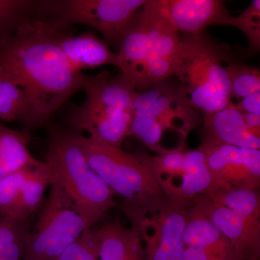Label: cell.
<instances>
[{
  "mask_svg": "<svg viewBox=\"0 0 260 260\" xmlns=\"http://www.w3.org/2000/svg\"><path fill=\"white\" fill-rule=\"evenodd\" d=\"M54 21L24 18L0 37V77L16 84L31 102L39 127L83 90L87 75L70 64Z\"/></svg>",
  "mask_w": 260,
  "mask_h": 260,
  "instance_id": "cell-1",
  "label": "cell"
},
{
  "mask_svg": "<svg viewBox=\"0 0 260 260\" xmlns=\"http://www.w3.org/2000/svg\"><path fill=\"white\" fill-rule=\"evenodd\" d=\"M181 36L146 0L135 15L118 48V68L136 91L172 78L180 53Z\"/></svg>",
  "mask_w": 260,
  "mask_h": 260,
  "instance_id": "cell-2",
  "label": "cell"
},
{
  "mask_svg": "<svg viewBox=\"0 0 260 260\" xmlns=\"http://www.w3.org/2000/svg\"><path fill=\"white\" fill-rule=\"evenodd\" d=\"M234 59L232 49L205 34H183L174 76L186 102L202 119L235 105L227 66Z\"/></svg>",
  "mask_w": 260,
  "mask_h": 260,
  "instance_id": "cell-3",
  "label": "cell"
},
{
  "mask_svg": "<svg viewBox=\"0 0 260 260\" xmlns=\"http://www.w3.org/2000/svg\"><path fill=\"white\" fill-rule=\"evenodd\" d=\"M201 116L186 102L178 81L171 78L137 91L129 137L160 155L184 149Z\"/></svg>",
  "mask_w": 260,
  "mask_h": 260,
  "instance_id": "cell-4",
  "label": "cell"
},
{
  "mask_svg": "<svg viewBox=\"0 0 260 260\" xmlns=\"http://www.w3.org/2000/svg\"><path fill=\"white\" fill-rule=\"evenodd\" d=\"M83 90L85 102L70 112V129L82 134L86 132L92 139L122 148L133 122L136 90L122 73L103 71L87 76Z\"/></svg>",
  "mask_w": 260,
  "mask_h": 260,
  "instance_id": "cell-5",
  "label": "cell"
},
{
  "mask_svg": "<svg viewBox=\"0 0 260 260\" xmlns=\"http://www.w3.org/2000/svg\"><path fill=\"white\" fill-rule=\"evenodd\" d=\"M78 138L90 167L113 194L122 199L121 209L129 220L167 199L155 177L153 156L129 153L80 133Z\"/></svg>",
  "mask_w": 260,
  "mask_h": 260,
  "instance_id": "cell-6",
  "label": "cell"
},
{
  "mask_svg": "<svg viewBox=\"0 0 260 260\" xmlns=\"http://www.w3.org/2000/svg\"><path fill=\"white\" fill-rule=\"evenodd\" d=\"M45 162L50 168L51 180L68 193L88 229L115 206L114 194L89 165L78 132L51 126Z\"/></svg>",
  "mask_w": 260,
  "mask_h": 260,
  "instance_id": "cell-7",
  "label": "cell"
},
{
  "mask_svg": "<svg viewBox=\"0 0 260 260\" xmlns=\"http://www.w3.org/2000/svg\"><path fill=\"white\" fill-rule=\"evenodd\" d=\"M69 195L51 180L49 198L25 242L24 260H54L88 229Z\"/></svg>",
  "mask_w": 260,
  "mask_h": 260,
  "instance_id": "cell-8",
  "label": "cell"
},
{
  "mask_svg": "<svg viewBox=\"0 0 260 260\" xmlns=\"http://www.w3.org/2000/svg\"><path fill=\"white\" fill-rule=\"evenodd\" d=\"M146 0H65L54 2L60 28L87 25L100 32L109 45L119 48L130 22Z\"/></svg>",
  "mask_w": 260,
  "mask_h": 260,
  "instance_id": "cell-9",
  "label": "cell"
},
{
  "mask_svg": "<svg viewBox=\"0 0 260 260\" xmlns=\"http://www.w3.org/2000/svg\"><path fill=\"white\" fill-rule=\"evenodd\" d=\"M187 210L186 205L166 199L130 219L139 229L146 260H183Z\"/></svg>",
  "mask_w": 260,
  "mask_h": 260,
  "instance_id": "cell-10",
  "label": "cell"
},
{
  "mask_svg": "<svg viewBox=\"0 0 260 260\" xmlns=\"http://www.w3.org/2000/svg\"><path fill=\"white\" fill-rule=\"evenodd\" d=\"M153 162L155 177L169 201L186 206L197 195L211 190V173L200 148L160 154L153 157Z\"/></svg>",
  "mask_w": 260,
  "mask_h": 260,
  "instance_id": "cell-11",
  "label": "cell"
},
{
  "mask_svg": "<svg viewBox=\"0 0 260 260\" xmlns=\"http://www.w3.org/2000/svg\"><path fill=\"white\" fill-rule=\"evenodd\" d=\"M199 148L205 154L213 179L209 192L217 189H259V150L226 145L201 144Z\"/></svg>",
  "mask_w": 260,
  "mask_h": 260,
  "instance_id": "cell-12",
  "label": "cell"
},
{
  "mask_svg": "<svg viewBox=\"0 0 260 260\" xmlns=\"http://www.w3.org/2000/svg\"><path fill=\"white\" fill-rule=\"evenodd\" d=\"M178 32L194 34L213 25H231L233 17L220 0H153Z\"/></svg>",
  "mask_w": 260,
  "mask_h": 260,
  "instance_id": "cell-13",
  "label": "cell"
},
{
  "mask_svg": "<svg viewBox=\"0 0 260 260\" xmlns=\"http://www.w3.org/2000/svg\"><path fill=\"white\" fill-rule=\"evenodd\" d=\"M196 203L227 238L242 260L259 259L260 222L249 220L203 195Z\"/></svg>",
  "mask_w": 260,
  "mask_h": 260,
  "instance_id": "cell-14",
  "label": "cell"
},
{
  "mask_svg": "<svg viewBox=\"0 0 260 260\" xmlns=\"http://www.w3.org/2000/svg\"><path fill=\"white\" fill-rule=\"evenodd\" d=\"M202 145H232L239 148L260 149V138L247 129L242 113L231 106L203 119Z\"/></svg>",
  "mask_w": 260,
  "mask_h": 260,
  "instance_id": "cell-15",
  "label": "cell"
},
{
  "mask_svg": "<svg viewBox=\"0 0 260 260\" xmlns=\"http://www.w3.org/2000/svg\"><path fill=\"white\" fill-rule=\"evenodd\" d=\"M64 30L59 34V46L75 70L82 73L83 70L95 69L104 65L118 68L117 53L95 32L86 31L70 36L65 34Z\"/></svg>",
  "mask_w": 260,
  "mask_h": 260,
  "instance_id": "cell-16",
  "label": "cell"
},
{
  "mask_svg": "<svg viewBox=\"0 0 260 260\" xmlns=\"http://www.w3.org/2000/svg\"><path fill=\"white\" fill-rule=\"evenodd\" d=\"M99 260H146L139 229L124 226L120 220L95 231Z\"/></svg>",
  "mask_w": 260,
  "mask_h": 260,
  "instance_id": "cell-17",
  "label": "cell"
},
{
  "mask_svg": "<svg viewBox=\"0 0 260 260\" xmlns=\"http://www.w3.org/2000/svg\"><path fill=\"white\" fill-rule=\"evenodd\" d=\"M183 241L187 247L201 248L233 260H242L226 237L195 204L187 210Z\"/></svg>",
  "mask_w": 260,
  "mask_h": 260,
  "instance_id": "cell-18",
  "label": "cell"
},
{
  "mask_svg": "<svg viewBox=\"0 0 260 260\" xmlns=\"http://www.w3.org/2000/svg\"><path fill=\"white\" fill-rule=\"evenodd\" d=\"M30 139L31 133L28 130L12 129L0 124V179L40 164L42 161L29 152Z\"/></svg>",
  "mask_w": 260,
  "mask_h": 260,
  "instance_id": "cell-19",
  "label": "cell"
},
{
  "mask_svg": "<svg viewBox=\"0 0 260 260\" xmlns=\"http://www.w3.org/2000/svg\"><path fill=\"white\" fill-rule=\"evenodd\" d=\"M0 119L19 121L23 129L31 132L39 128L37 116L25 91L10 80L0 77Z\"/></svg>",
  "mask_w": 260,
  "mask_h": 260,
  "instance_id": "cell-20",
  "label": "cell"
},
{
  "mask_svg": "<svg viewBox=\"0 0 260 260\" xmlns=\"http://www.w3.org/2000/svg\"><path fill=\"white\" fill-rule=\"evenodd\" d=\"M50 168L41 162L25 173L20 189V211L23 220H27L42 205L44 193L51 183Z\"/></svg>",
  "mask_w": 260,
  "mask_h": 260,
  "instance_id": "cell-21",
  "label": "cell"
},
{
  "mask_svg": "<svg viewBox=\"0 0 260 260\" xmlns=\"http://www.w3.org/2000/svg\"><path fill=\"white\" fill-rule=\"evenodd\" d=\"M203 196L249 220L260 222L259 189H217Z\"/></svg>",
  "mask_w": 260,
  "mask_h": 260,
  "instance_id": "cell-22",
  "label": "cell"
},
{
  "mask_svg": "<svg viewBox=\"0 0 260 260\" xmlns=\"http://www.w3.org/2000/svg\"><path fill=\"white\" fill-rule=\"evenodd\" d=\"M233 100L260 92L259 68L233 59L227 66Z\"/></svg>",
  "mask_w": 260,
  "mask_h": 260,
  "instance_id": "cell-23",
  "label": "cell"
},
{
  "mask_svg": "<svg viewBox=\"0 0 260 260\" xmlns=\"http://www.w3.org/2000/svg\"><path fill=\"white\" fill-rule=\"evenodd\" d=\"M27 170L13 173L0 179V213L5 216L25 220L22 219L20 211V189Z\"/></svg>",
  "mask_w": 260,
  "mask_h": 260,
  "instance_id": "cell-24",
  "label": "cell"
},
{
  "mask_svg": "<svg viewBox=\"0 0 260 260\" xmlns=\"http://www.w3.org/2000/svg\"><path fill=\"white\" fill-rule=\"evenodd\" d=\"M231 25L240 30L248 41L246 55L259 53L260 49V1L254 0L240 15L233 17Z\"/></svg>",
  "mask_w": 260,
  "mask_h": 260,
  "instance_id": "cell-25",
  "label": "cell"
},
{
  "mask_svg": "<svg viewBox=\"0 0 260 260\" xmlns=\"http://www.w3.org/2000/svg\"><path fill=\"white\" fill-rule=\"evenodd\" d=\"M54 260H99V246L95 231H84L73 244H70Z\"/></svg>",
  "mask_w": 260,
  "mask_h": 260,
  "instance_id": "cell-26",
  "label": "cell"
},
{
  "mask_svg": "<svg viewBox=\"0 0 260 260\" xmlns=\"http://www.w3.org/2000/svg\"><path fill=\"white\" fill-rule=\"evenodd\" d=\"M32 5V2L26 0H0V37L25 18Z\"/></svg>",
  "mask_w": 260,
  "mask_h": 260,
  "instance_id": "cell-27",
  "label": "cell"
},
{
  "mask_svg": "<svg viewBox=\"0 0 260 260\" xmlns=\"http://www.w3.org/2000/svg\"><path fill=\"white\" fill-rule=\"evenodd\" d=\"M183 260H233L213 254L201 248L185 246Z\"/></svg>",
  "mask_w": 260,
  "mask_h": 260,
  "instance_id": "cell-28",
  "label": "cell"
},
{
  "mask_svg": "<svg viewBox=\"0 0 260 260\" xmlns=\"http://www.w3.org/2000/svg\"><path fill=\"white\" fill-rule=\"evenodd\" d=\"M235 107L241 112L260 114V92L238 101Z\"/></svg>",
  "mask_w": 260,
  "mask_h": 260,
  "instance_id": "cell-29",
  "label": "cell"
},
{
  "mask_svg": "<svg viewBox=\"0 0 260 260\" xmlns=\"http://www.w3.org/2000/svg\"><path fill=\"white\" fill-rule=\"evenodd\" d=\"M242 113L247 129L254 136L260 138V114Z\"/></svg>",
  "mask_w": 260,
  "mask_h": 260,
  "instance_id": "cell-30",
  "label": "cell"
},
{
  "mask_svg": "<svg viewBox=\"0 0 260 260\" xmlns=\"http://www.w3.org/2000/svg\"><path fill=\"white\" fill-rule=\"evenodd\" d=\"M254 260H259V259H254Z\"/></svg>",
  "mask_w": 260,
  "mask_h": 260,
  "instance_id": "cell-31",
  "label": "cell"
}]
</instances>
